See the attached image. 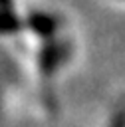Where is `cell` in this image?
<instances>
[{
    "mask_svg": "<svg viewBox=\"0 0 125 127\" xmlns=\"http://www.w3.org/2000/svg\"><path fill=\"white\" fill-rule=\"evenodd\" d=\"M30 26L38 32V34H42V36H48V34H52L54 30H56V22L50 18V16H44V14H34L32 18H30Z\"/></svg>",
    "mask_w": 125,
    "mask_h": 127,
    "instance_id": "6da1fadb",
    "label": "cell"
},
{
    "mask_svg": "<svg viewBox=\"0 0 125 127\" xmlns=\"http://www.w3.org/2000/svg\"><path fill=\"white\" fill-rule=\"evenodd\" d=\"M20 28V22L16 20V16L8 10L0 12V32H14Z\"/></svg>",
    "mask_w": 125,
    "mask_h": 127,
    "instance_id": "7a4b0ae2",
    "label": "cell"
},
{
    "mask_svg": "<svg viewBox=\"0 0 125 127\" xmlns=\"http://www.w3.org/2000/svg\"><path fill=\"white\" fill-rule=\"evenodd\" d=\"M10 2H12V0H0V6H2V8H10Z\"/></svg>",
    "mask_w": 125,
    "mask_h": 127,
    "instance_id": "3957f363",
    "label": "cell"
}]
</instances>
